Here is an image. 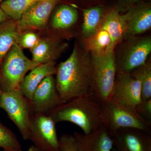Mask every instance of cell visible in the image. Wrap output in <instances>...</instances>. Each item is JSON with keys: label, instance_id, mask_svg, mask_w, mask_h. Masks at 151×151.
<instances>
[{"label": "cell", "instance_id": "cell-1", "mask_svg": "<svg viewBox=\"0 0 151 151\" xmlns=\"http://www.w3.org/2000/svg\"><path fill=\"white\" fill-rule=\"evenodd\" d=\"M57 89L63 103L91 94L92 83L91 56L75 44L70 56L57 67Z\"/></svg>", "mask_w": 151, "mask_h": 151}, {"label": "cell", "instance_id": "cell-2", "mask_svg": "<svg viewBox=\"0 0 151 151\" xmlns=\"http://www.w3.org/2000/svg\"><path fill=\"white\" fill-rule=\"evenodd\" d=\"M48 115L55 124L70 122L88 134L105 127L102 105L91 95L81 96L63 103Z\"/></svg>", "mask_w": 151, "mask_h": 151}, {"label": "cell", "instance_id": "cell-3", "mask_svg": "<svg viewBox=\"0 0 151 151\" xmlns=\"http://www.w3.org/2000/svg\"><path fill=\"white\" fill-rule=\"evenodd\" d=\"M92 83L91 95L103 105L112 98L117 72L114 50L103 54L91 53Z\"/></svg>", "mask_w": 151, "mask_h": 151}, {"label": "cell", "instance_id": "cell-4", "mask_svg": "<svg viewBox=\"0 0 151 151\" xmlns=\"http://www.w3.org/2000/svg\"><path fill=\"white\" fill-rule=\"evenodd\" d=\"M37 65L25 55L17 42L14 43L0 64L3 92L19 88L26 74Z\"/></svg>", "mask_w": 151, "mask_h": 151}, {"label": "cell", "instance_id": "cell-5", "mask_svg": "<svg viewBox=\"0 0 151 151\" xmlns=\"http://www.w3.org/2000/svg\"><path fill=\"white\" fill-rule=\"evenodd\" d=\"M102 107L104 127L109 134L125 128H137L151 134V121L144 119L134 109L113 99Z\"/></svg>", "mask_w": 151, "mask_h": 151}, {"label": "cell", "instance_id": "cell-6", "mask_svg": "<svg viewBox=\"0 0 151 151\" xmlns=\"http://www.w3.org/2000/svg\"><path fill=\"white\" fill-rule=\"evenodd\" d=\"M0 108L16 126L23 139L28 140L32 117L34 114L31 101L17 88L3 92L0 99Z\"/></svg>", "mask_w": 151, "mask_h": 151}, {"label": "cell", "instance_id": "cell-7", "mask_svg": "<svg viewBox=\"0 0 151 151\" xmlns=\"http://www.w3.org/2000/svg\"><path fill=\"white\" fill-rule=\"evenodd\" d=\"M56 124L48 115L34 114L31 119L29 139L42 151H60Z\"/></svg>", "mask_w": 151, "mask_h": 151}, {"label": "cell", "instance_id": "cell-8", "mask_svg": "<svg viewBox=\"0 0 151 151\" xmlns=\"http://www.w3.org/2000/svg\"><path fill=\"white\" fill-rule=\"evenodd\" d=\"M151 51L150 37L132 39L124 47L122 57L117 62V72L129 73L145 65Z\"/></svg>", "mask_w": 151, "mask_h": 151}, {"label": "cell", "instance_id": "cell-9", "mask_svg": "<svg viewBox=\"0 0 151 151\" xmlns=\"http://www.w3.org/2000/svg\"><path fill=\"white\" fill-rule=\"evenodd\" d=\"M31 102L34 114L45 115H49L63 103L53 76H47L41 82L34 93Z\"/></svg>", "mask_w": 151, "mask_h": 151}, {"label": "cell", "instance_id": "cell-10", "mask_svg": "<svg viewBox=\"0 0 151 151\" xmlns=\"http://www.w3.org/2000/svg\"><path fill=\"white\" fill-rule=\"evenodd\" d=\"M151 134L134 128H122L110 134L113 147L119 151H151Z\"/></svg>", "mask_w": 151, "mask_h": 151}, {"label": "cell", "instance_id": "cell-11", "mask_svg": "<svg viewBox=\"0 0 151 151\" xmlns=\"http://www.w3.org/2000/svg\"><path fill=\"white\" fill-rule=\"evenodd\" d=\"M111 99L136 110L142 101L140 82L130 73L117 72Z\"/></svg>", "mask_w": 151, "mask_h": 151}, {"label": "cell", "instance_id": "cell-12", "mask_svg": "<svg viewBox=\"0 0 151 151\" xmlns=\"http://www.w3.org/2000/svg\"><path fill=\"white\" fill-rule=\"evenodd\" d=\"M58 1V0H37L35 2L17 22L19 32L27 30L45 29Z\"/></svg>", "mask_w": 151, "mask_h": 151}, {"label": "cell", "instance_id": "cell-13", "mask_svg": "<svg viewBox=\"0 0 151 151\" xmlns=\"http://www.w3.org/2000/svg\"><path fill=\"white\" fill-rule=\"evenodd\" d=\"M67 46V43L55 38H40L37 44L30 50L32 56V60L38 65L55 62Z\"/></svg>", "mask_w": 151, "mask_h": 151}, {"label": "cell", "instance_id": "cell-14", "mask_svg": "<svg viewBox=\"0 0 151 151\" xmlns=\"http://www.w3.org/2000/svg\"><path fill=\"white\" fill-rule=\"evenodd\" d=\"M79 151H111L113 142L105 127L85 134L75 132L73 134Z\"/></svg>", "mask_w": 151, "mask_h": 151}, {"label": "cell", "instance_id": "cell-15", "mask_svg": "<svg viewBox=\"0 0 151 151\" xmlns=\"http://www.w3.org/2000/svg\"><path fill=\"white\" fill-rule=\"evenodd\" d=\"M124 15L127 26L125 36L141 34L150 29L151 8L150 5L136 6Z\"/></svg>", "mask_w": 151, "mask_h": 151}, {"label": "cell", "instance_id": "cell-16", "mask_svg": "<svg viewBox=\"0 0 151 151\" xmlns=\"http://www.w3.org/2000/svg\"><path fill=\"white\" fill-rule=\"evenodd\" d=\"M56 69L55 62L37 65L24 76L19 86V89L25 97L31 101L34 93L38 85L47 76L55 74Z\"/></svg>", "mask_w": 151, "mask_h": 151}, {"label": "cell", "instance_id": "cell-17", "mask_svg": "<svg viewBox=\"0 0 151 151\" xmlns=\"http://www.w3.org/2000/svg\"><path fill=\"white\" fill-rule=\"evenodd\" d=\"M100 27L109 34L115 48L126 35L127 26L125 15L121 14L117 10H112L103 18Z\"/></svg>", "mask_w": 151, "mask_h": 151}, {"label": "cell", "instance_id": "cell-18", "mask_svg": "<svg viewBox=\"0 0 151 151\" xmlns=\"http://www.w3.org/2000/svg\"><path fill=\"white\" fill-rule=\"evenodd\" d=\"M17 22L12 19L0 23V64L14 43L19 34Z\"/></svg>", "mask_w": 151, "mask_h": 151}, {"label": "cell", "instance_id": "cell-19", "mask_svg": "<svg viewBox=\"0 0 151 151\" xmlns=\"http://www.w3.org/2000/svg\"><path fill=\"white\" fill-rule=\"evenodd\" d=\"M103 14V9L100 6L83 10L82 35L85 40L94 35L99 29Z\"/></svg>", "mask_w": 151, "mask_h": 151}, {"label": "cell", "instance_id": "cell-20", "mask_svg": "<svg viewBox=\"0 0 151 151\" xmlns=\"http://www.w3.org/2000/svg\"><path fill=\"white\" fill-rule=\"evenodd\" d=\"M85 44L86 50L94 54H103L114 49L109 34L100 27L94 35L86 39Z\"/></svg>", "mask_w": 151, "mask_h": 151}, {"label": "cell", "instance_id": "cell-21", "mask_svg": "<svg viewBox=\"0 0 151 151\" xmlns=\"http://www.w3.org/2000/svg\"><path fill=\"white\" fill-rule=\"evenodd\" d=\"M76 9L67 5L60 6L55 11L52 19V26L56 29H65L73 26L78 20Z\"/></svg>", "mask_w": 151, "mask_h": 151}, {"label": "cell", "instance_id": "cell-22", "mask_svg": "<svg viewBox=\"0 0 151 151\" xmlns=\"http://www.w3.org/2000/svg\"><path fill=\"white\" fill-rule=\"evenodd\" d=\"M37 1L5 0L0 3V7L10 19L18 22L26 10Z\"/></svg>", "mask_w": 151, "mask_h": 151}, {"label": "cell", "instance_id": "cell-23", "mask_svg": "<svg viewBox=\"0 0 151 151\" xmlns=\"http://www.w3.org/2000/svg\"><path fill=\"white\" fill-rule=\"evenodd\" d=\"M129 73L140 82L142 100L151 99V63H146Z\"/></svg>", "mask_w": 151, "mask_h": 151}, {"label": "cell", "instance_id": "cell-24", "mask_svg": "<svg viewBox=\"0 0 151 151\" xmlns=\"http://www.w3.org/2000/svg\"><path fill=\"white\" fill-rule=\"evenodd\" d=\"M0 147L4 149H21V145L12 130L0 122Z\"/></svg>", "mask_w": 151, "mask_h": 151}, {"label": "cell", "instance_id": "cell-25", "mask_svg": "<svg viewBox=\"0 0 151 151\" xmlns=\"http://www.w3.org/2000/svg\"><path fill=\"white\" fill-rule=\"evenodd\" d=\"M40 38L37 34L27 30L19 34L17 43L22 49L31 50L37 44Z\"/></svg>", "mask_w": 151, "mask_h": 151}, {"label": "cell", "instance_id": "cell-26", "mask_svg": "<svg viewBox=\"0 0 151 151\" xmlns=\"http://www.w3.org/2000/svg\"><path fill=\"white\" fill-rule=\"evenodd\" d=\"M60 151H79L73 135L63 134L59 139Z\"/></svg>", "mask_w": 151, "mask_h": 151}, {"label": "cell", "instance_id": "cell-27", "mask_svg": "<svg viewBox=\"0 0 151 151\" xmlns=\"http://www.w3.org/2000/svg\"><path fill=\"white\" fill-rule=\"evenodd\" d=\"M136 111L144 119L151 121V99L142 100L136 107Z\"/></svg>", "mask_w": 151, "mask_h": 151}, {"label": "cell", "instance_id": "cell-28", "mask_svg": "<svg viewBox=\"0 0 151 151\" xmlns=\"http://www.w3.org/2000/svg\"><path fill=\"white\" fill-rule=\"evenodd\" d=\"M10 19L4 13L0 7V23Z\"/></svg>", "mask_w": 151, "mask_h": 151}, {"label": "cell", "instance_id": "cell-29", "mask_svg": "<svg viewBox=\"0 0 151 151\" xmlns=\"http://www.w3.org/2000/svg\"><path fill=\"white\" fill-rule=\"evenodd\" d=\"M27 151H42L37 148L34 145L31 146Z\"/></svg>", "mask_w": 151, "mask_h": 151}, {"label": "cell", "instance_id": "cell-30", "mask_svg": "<svg viewBox=\"0 0 151 151\" xmlns=\"http://www.w3.org/2000/svg\"><path fill=\"white\" fill-rule=\"evenodd\" d=\"M3 151H23L21 149H4Z\"/></svg>", "mask_w": 151, "mask_h": 151}, {"label": "cell", "instance_id": "cell-31", "mask_svg": "<svg viewBox=\"0 0 151 151\" xmlns=\"http://www.w3.org/2000/svg\"><path fill=\"white\" fill-rule=\"evenodd\" d=\"M3 93L1 85V80H0V99Z\"/></svg>", "mask_w": 151, "mask_h": 151}, {"label": "cell", "instance_id": "cell-32", "mask_svg": "<svg viewBox=\"0 0 151 151\" xmlns=\"http://www.w3.org/2000/svg\"><path fill=\"white\" fill-rule=\"evenodd\" d=\"M130 3H135L136 2H137L138 1H139V0H127Z\"/></svg>", "mask_w": 151, "mask_h": 151}, {"label": "cell", "instance_id": "cell-33", "mask_svg": "<svg viewBox=\"0 0 151 151\" xmlns=\"http://www.w3.org/2000/svg\"><path fill=\"white\" fill-rule=\"evenodd\" d=\"M119 151L117 149H116V148H114V147H113V149H112V151Z\"/></svg>", "mask_w": 151, "mask_h": 151}, {"label": "cell", "instance_id": "cell-34", "mask_svg": "<svg viewBox=\"0 0 151 151\" xmlns=\"http://www.w3.org/2000/svg\"><path fill=\"white\" fill-rule=\"evenodd\" d=\"M5 1V0H0V3L1 2L3 1Z\"/></svg>", "mask_w": 151, "mask_h": 151}]
</instances>
